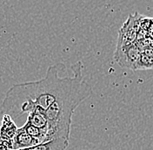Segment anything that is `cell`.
<instances>
[{
	"instance_id": "obj_3",
	"label": "cell",
	"mask_w": 153,
	"mask_h": 150,
	"mask_svg": "<svg viewBox=\"0 0 153 150\" xmlns=\"http://www.w3.org/2000/svg\"><path fill=\"white\" fill-rule=\"evenodd\" d=\"M140 16L141 15L138 13H134L128 17L127 20L119 30L117 47H122L135 43L139 29Z\"/></svg>"
},
{
	"instance_id": "obj_2",
	"label": "cell",
	"mask_w": 153,
	"mask_h": 150,
	"mask_svg": "<svg viewBox=\"0 0 153 150\" xmlns=\"http://www.w3.org/2000/svg\"><path fill=\"white\" fill-rule=\"evenodd\" d=\"M141 53L142 50L134 43L129 45L116 48L114 59L122 68L134 70Z\"/></svg>"
},
{
	"instance_id": "obj_10",
	"label": "cell",
	"mask_w": 153,
	"mask_h": 150,
	"mask_svg": "<svg viewBox=\"0 0 153 150\" xmlns=\"http://www.w3.org/2000/svg\"><path fill=\"white\" fill-rule=\"evenodd\" d=\"M12 150H28V149H12Z\"/></svg>"
},
{
	"instance_id": "obj_8",
	"label": "cell",
	"mask_w": 153,
	"mask_h": 150,
	"mask_svg": "<svg viewBox=\"0 0 153 150\" xmlns=\"http://www.w3.org/2000/svg\"><path fill=\"white\" fill-rule=\"evenodd\" d=\"M146 69H153V56H148L142 52L137 63L135 65L134 70H146Z\"/></svg>"
},
{
	"instance_id": "obj_1",
	"label": "cell",
	"mask_w": 153,
	"mask_h": 150,
	"mask_svg": "<svg viewBox=\"0 0 153 150\" xmlns=\"http://www.w3.org/2000/svg\"><path fill=\"white\" fill-rule=\"evenodd\" d=\"M65 69L63 63H57L49 66L45 77L11 86L2 102L0 111L9 114L13 119L36 109L45 112L57 101L92 88L85 80L81 61L71 65L72 76L61 77L59 74Z\"/></svg>"
},
{
	"instance_id": "obj_5",
	"label": "cell",
	"mask_w": 153,
	"mask_h": 150,
	"mask_svg": "<svg viewBox=\"0 0 153 150\" xmlns=\"http://www.w3.org/2000/svg\"><path fill=\"white\" fill-rule=\"evenodd\" d=\"M39 143L41 142L38 139L31 136L25 130L23 127H20L18 129L17 133L13 138V149H29L30 147L38 145Z\"/></svg>"
},
{
	"instance_id": "obj_9",
	"label": "cell",
	"mask_w": 153,
	"mask_h": 150,
	"mask_svg": "<svg viewBox=\"0 0 153 150\" xmlns=\"http://www.w3.org/2000/svg\"><path fill=\"white\" fill-rule=\"evenodd\" d=\"M13 149V140H8L0 137V150Z\"/></svg>"
},
{
	"instance_id": "obj_6",
	"label": "cell",
	"mask_w": 153,
	"mask_h": 150,
	"mask_svg": "<svg viewBox=\"0 0 153 150\" xmlns=\"http://www.w3.org/2000/svg\"><path fill=\"white\" fill-rule=\"evenodd\" d=\"M69 145L70 140L65 138H55L30 147L28 150H66Z\"/></svg>"
},
{
	"instance_id": "obj_7",
	"label": "cell",
	"mask_w": 153,
	"mask_h": 150,
	"mask_svg": "<svg viewBox=\"0 0 153 150\" xmlns=\"http://www.w3.org/2000/svg\"><path fill=\"white\" fill-rule=\"evenodd\" d=\"M26 122L37 127L38 129L46 132L47 134V119L44 111L40 109H34L28 113V117Z\"/></svg>"
},
{
	"instance_id": "obj_4",
	"label": "cell",
	"mask_w": 153,
	"mask_h": 150,
	"mask_svg": "<svg viewBox=\"0 0 153 150\" xmlns=\"http://www.w3.org/2000/svg\"><path fill=\"white\" fill-rule=\"evenodd\" d=\"M18 127L14 122V119L9 114L2 113L0 111V137L13 140Z\"/></svg>"
}]
</instances>
